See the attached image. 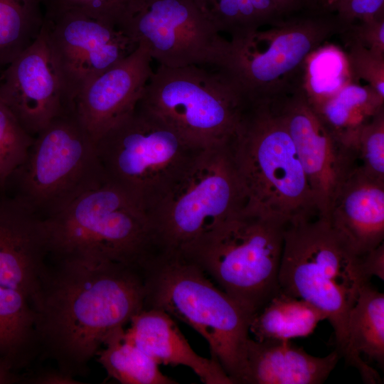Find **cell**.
I'll list each match as a JSON object with an SVG mask.
<instances>
[{"instance_id":"cb8c5ba5","label":"cell","mask_w":384,"mask_h":384,"mask_svg":"<svg viewBox=\"0 0 384 384\" xmlns=\"http://www.w3.org/2000/svg\"><path fill=\"white\" fill-rule=\"evenodd\" d=\"M37 350L35 315L29 299L20 291L0 286V359L17 371Z\"/></svg>"},{"instance_id":"74e56055","label":"cell","mask_w":384,"mask_h":384,"mask_svg":"<svg viewBox=\"0 0 384 384\" xmlns=\"http://www.w3.org/2000/svg\"><path fill=\"white\" fill-rule=\"evenodd\" d=\"M282 15L299 8L306 0H272Z\"/></svg>"},{"instance_id":"8fae6325","label":"cell","mask_w":384,"mask_h":384,"mask_svg":"<svg viewBox=\"0 0 384 384\" xmlns=\"http://www.w3.org/2000/svg\"><path fill=\"white\" fill-rule=\"evenodd\" d=\"M272 25L231 37L218 68L248 102L272 101L299 87L307 57L344 28L337 18L319 16Z\"/></svg>"},{"instance_id":"8992f818","label":"cell","mask_w":384,"mask_h":384,"mask_svg":"<svg viewBox=\"0 0 384 384\" xmlns=\"http://www.w3.org/2000/svg\"><path fill=\"white\" fill-rule=\"evenodd\" d=\"M288 222L242 210L181 253L252 316L279 291Z\"/></svg>"},{"instance_id":"836d02e7","label":"cell","mask_w":384,"mask_h":384,"mask_svg":"<svg viewBox=\"0 0 384 384\" xmlns=\"http://www.w3.org/2000/svg\"><path fill=\"white\" fill-rule=\"evenodd\" d=\"M361 267L368 281L374 276L384 280V245L361 255Z\"/></svg>"},{"instance_id":"1f68e13d","label":"cell","mask_w":384,"mask_h":384,"mask_svg":"<svg viewBox=\"0 0 384 384\" xmlns=\"http://www.w3.org/2000/svg\"><path fill=\"white\" fill-rule=\"evenodd\" d=\"M348 45L356 44L384 55V15L350 24L341 33Z\"/></svg>"},{"instance_id":"f1b7e54d","label":"cell","mask_w":384,"mask_h":384,"mask_svg":"<svg viewBox=\"0 0 384 384\" xmlns=\"http://www.w3.org/2000/svg\"><path fill=\"white\" fill-rule=\"evenodd\" d=\"M143 0H43L44 16L75 11L105 21L122 31Z\"/></svg>"},{"instance_id":"7a4b0ae2","label":"cell","mask_w":384,"mask_h":384,"mask_svg":"<svg viewBox=\"0 0 384 384\" xmlns=\"http://www.w3.org/2000/svg\"><path fill=\"white\" fill-rule=\"evenodd\" d=\"M243 210L287 222L319 214L286 124L272 101L249 102L230 142Z\"/></svg>"},{"instance_id":"ba28073f","label":"cell","mask_w":384,"mask_h":384,"mask_svg":"<svg viewBox=\"0 0 384 384\" xmlns=\"http://www.w3.org/2000/svg\"><path fill=\"white\" fill-rule=\"evenodd\" d=\"M245 206L229 142L200 150L148 214L159 252L181 253Z\"/></svg>"},{"instance_id":"4316f807","label":"cell","mask_w":384,"mask_h":384,"mask_svg":"<svg viewBox=\"0 0 384 384\" xmlns=\"http://www.w3.org/2000/svg\"><path fill=\"white\" fill-rule=\"evenodd\" d=\"M352 80L346 53L336 46L322 45L306 59L300 87L316 109Z\"/></svg>"},{"instance_id":"6da1fadb","label":"cell","mask_w":384,"mask_h":384,"mask_svg":"<svg viewBox=\"0 0 384 384\" xmlns=\"http://www.w3.org/2000/svg\"><path fill=\"white\" fill-rule=\"evenodd\" d=\"M53 260L31 300L38 349L63 372L82 375L107 336L144 308L142 272L92 257Z\"/></svg>"},{"instance_id":"52a82bcc","label":"cell","mask_w":384,"mask_h":384,"mask_svg":"<svg viewBox=\"0 0 384 384\" xmlns=\"http://www.w3.org/2000/svg\"><path fill=\"white\" fill-rule=\"evenodd\" d=\"M207 67L159 65L138 103L196 150L229 143L248 104L222 70Z\"/></svg>"},{"instance_id":"7c38bea8","label":"cell","mask_w":384,"mask_h":384,"mask_svg":"<svg viewBox=\"0 0 384 384\" xmlns=\"http://www.w3.org/2000/svg\"><path fill=\"white\" fill-rule=\"evenodd\" d=\"M122 31L169 68H218L228 42L195 0H143Z\"/></svg>"},{"instance_id":"9a60e30c","label":"cell","mask_w":384,"mask_h":384,"mask_svg":"<svg viewBox=\"0 0 384 384\" xmlns=\"http://www.w3.org/2000/svg\"><path fill=\"white\" fill-rule=\"evenodd\" d=\"M272 102L293 140L319 215L324 217L338 186L356 166L353 153L335 137L300 87Z\"/></svg>"},{"instance_id":"603a6c76","label":"cell","mask_w":384,"mask_h":384,"mask_svg":"<svg viewBox=\"0 0 384 384\" xmlns=\"http://www.w3.org/2000/svg\"><path fill=\"white\" fill-rule=\"evenodd\" d=\"M383 109L384 99L368 85L362 86L352 80L314 110L335 137L348 148L360 129Z\"/></svg>"},{"instance_id":"f546056e","label":"cell","mask_w":384,"mask_h":384,"mask_svg":"<svg viewBox=\"0 0 384 384\" xmlns=\"http://www.w3.org/2000/svg\"><path fill=\"white\" fill-rule=\"evenodd\" d=\"M357 166L374 177L384 179V109L358 131L349 147Z\"/></svg>"},{"instance_id":"ab89813d","label":"cell","mask_w":384,"mask_h":384,"mask_svg":"<svg viewBox=\"0 0 384 384\" xmlns=\"http://www.w3.org/2000/svg\"><path fill=\"white\" fill-rule=\"evenodd\" d=\"M336 4V3H335Z\"/></svg>"},{"instance_id":"8d00e7d4","label":"cell","mask_w":384,"mask_h":384,"mask_svg":"<svg viewBox=\"0 0 384 384\" xmlns=\"http://www.w3.org/2000/svg\"><path fill=\"white\" fill-rule=\"evenodd\" d=\"M22 380L23 377L8 362L0 359V384H13Z\"/></svg>"},{"instance_id":"277c9868","label":"cell","mask_w":384,"mask_h":384,"mask_svg":"<svg viewBox=\"0 0 384 384\" xmlns=\"http://www.w3.org/2000/svg\"><path fill=\"white\" fill-rule=\"evenodd\" d=\"M278 283L279 291L320 309L331 325L335 350L343 358L348 319L361 287L370 283L357 255L319 214L289 222Z\"/></svg>"},{"instance_id":"e0dca14e","label":"cell","mask_w":384,"mask_h":384,"mask_svg":"<svg viewBox=\"0 0 384 384\" xmlns=\"http://www.w3.org/2000/svg\"><path fill=\"white\" fill-rule=\"evenodd\" d=\"M49 255L43 218L0 194V286L35 294Z\"/></svg>"},{"instance_id":"30bf717a","label":"cell","mask_w":384,"mask_h":384,"mask_svg":"<svg viewBox=\"0 0 384 384\" xmlns=\"http://www.w3.org/2000/svg\"><path fill=\"white\" fill-rule=\"evenodd\" d=\"M106 178L149 212L176 183L200 150L137 104L96 142Z\"/></svg>"},{"instance_id":"4dcf8cb0","label":"cell","mask_w":384,"mask_h":384,"mask_svg":"<svg viewBox=\"0 0 384 384\" xmlns=\"http://www.w3.org/2000/svg\"><path fill=\"white\" fill-rule=\"evenodd\" d=\"M346 53L351 79L363 80L384 99V55L378 54L356 44L348 45Z\"/></svg>"},{"instance_id":"d590c367","label":"cell","mask_w":384,"mask_h":384,"mask_svg":"<svg viewBox=\"0 0 384 384\" xmlns=\"http://www.w3.org/2000/svg\"><path fill=\"white\" fill-rule=\"evenodd\" d=\"M267 23H276L282 16L272 0H251Z\"/></svg>"},{"instance_id":"ac0fdd59","label":"cell","mask_w":384,"mask_h":384,"mask_svg":"<svg viewBox=\"0 0 384 384\" xmlns=\"http://www.w3.org/2000/svg\"><path fill=\"white\" fill-rule=\"evenodd\" d=\"M324 218L356 255L375 249L384 239V179L356 166L338 186Z\"/></svg>"},{"instance_id":"d4e9b609","label":"cell","mask_w":384,"mask_h":384,"mask_svg":"<svg viewBox=\"0 0 384 384\" xmlns=\"http://www.w3.org/2000/svg\"><path fill=\"white\" fill-rule=\"evenodd\" d=\"M109 376L123 384H176L157 363L124 336V327L111 332L95 356Z\"/></svg>"},{"instance_id":"f35d334b","label":"cell","mask_w":384,"mask_h":384,"mask_svg":"<svg viewBox=\"0 0 384 384\" xmlns=\"http://www.w3.org/2000/svg\"><path fill=\"white\" fill-rule=\"evenodd\" d=\"M336 1V0H306V2L323 11L334 10Z\"/></svg>"},{"instance_id":"2e32d148","label":"cell","mask_w":384,"mask_h":384,"mask_svg":"<svg viewBox=\"0 0 384 384\" xmlns=\"http://www.w3.org/2000/svg\"><path fill=\"white\" fill-rule=\"evenodd\" d=\"M151 60L146 48L139 44L130 55L90 81L76 97L75 113L95 143L135 109L153 73Z\"/></svg>"},{"instance_id":"484cf974","label":"cell","mask_w":384,"mask_h":384,"mask_svg":"<svg viewBox=\"0 0 384 384\" xmlns=\"http://www.w3.org/2000/svg\"><path fill=\"white\" fill-rule=\"evenodd\" d=\"M43 0H0V70L29 47L41 32Z\"/></svg>"},{"instance_id":"9c48e42d","label":"cell","mask_w":384,"mask_h":384,"mask_svg":"<svg viewBox=\"0 0 384 384\" xmlns=\"http://www.w3.org/2000/svg\"><path fill=\"white\" fill-rule=\"evenodd\" d=\"M105 179L96 143L73 110L55 117L34 136L7 188L11 186L14 197L46 218Z\"/></svg>"},{"instance_id":"4fadbf2b","label":"cell","mask_w":384,"mask_h":384,"mask_svg":"<svg viewBox=\"0 0 384 384\" xmlns=\"http://www.w3.org/2000/svg\"><path fill=\"white\" fill-rule=\"evenodd\" d=\"M43 27L73 104L90 81L138 46L119 28L79 11L44 16Z\"/></svg>"},{"instance_id":"3957f363","label":"cell","mask_w":384,"mask_h":384,"mask_svg":"<svg viewBox=\"0 0 384 384\" xmlns=\"http://www.w3.org/2000/svg\"><path fill=\"white\" fill-rule=\"evenodd\" d=\"M142 274L144 308L165 311L199 333L210 357L237 384L253 316L180 254L159 252Z\"/></svg>"},{"instance_id":"5bb4252c","label":"cell","mask_w":384,"mask_h":384,"mask_svg":"<svg viewBox=\"0 0 384 384\" xmlns=\"http://www.w3.org/2000/svg\"><path fill=\"white\" fill-rule=\"evenodd\" d=\"M0 98L33 137L55 117L75 110L43 27L1 72Z\"/></svg>"},{"instance_id":"ffe728a7","label":"cell","mask_w":384,"mask_h":384,"mask_svg":"<svg viewBox=\"0 0 384 384\" xmlns=\"http://www.w3.org/2000/svg\"><path fill=\"white\" fill-rule=\"evenodd\" d=\"M129 323L125 337L157 363L186 366L206 384H233L215 359L194 351L173 317L165 311L144 308Z\"/></svg>"},{"instance_id":"83f0119b","label":"cell","mask_w":384,"mask_h":384,"mask_svg":"<svg viewBox=\"0 0 384 384\" xmlns=\"http://www.w3.org/2000/svg\"><path fill=\"white\" fill-rule=\"evenodd\" d=\"M33 138L0 98L1 191L6 189L11 175L24 161Z\"/></svg>"},{"instance_id":"7402d4cb","label":"cell","mask_w":384,"mask_h":384,"mask_svg":"<svg viewBox=\"0 0 384 384\" xmlns=\"http://www.w3.org/2000/svg\"><path fill=\"white\" fill-rule=\"evenodd\" d=\"M326 315L311 303L280 291L250 321L255 340L290 341L311 335Z\"/></svg>"},{"instance_id":"d6986e66","label":"cell","mask_w":384,"mask_h":384,"mask_svg":"<svg viewBox=\"0 0 384 384\" xmlns=\"http://www.w3.org/2000/svg\"><path fill=\"white\" fill-rule=\"evenodd\" d=\"M341 358L308 353L290 341H246L238 384H321Z\"/></svg>"},{"instance_id":"d6a6232c","label":"cell","mask_w":384,"mask_h":384,"mask_svg":"<svg viewBox=\"0 0 384 384\" xmlns=\"http://www.w3.org/2000/svg\"><path fill=\"white\" fill-rule=\"evenodd\" d=\"M334 10L345 26L356 20L366 21L384 15V0H336Z\"/></svg>"},{"instance_id":"44dd1931","label":"cell","mask_w":384,"mask_h":384,"mask_svg":"<svg viewBox=\"0 0 384 384\" xmlns=\"http://www.w3.org/2000/svg\"><path fill=\"white\" fill-rule=\"evenodd\" d=\"M347 346L343 358L356 368L363 382L380 383L378 373L362 358L384 364V294L370 283L363 285L348 319Z\"/></svg>"},{"instance_id":"e575fe53","label":"cell","mask_w":384,"mask_h":384,"mask_svg":"<svg viewBox=\"0 0 384 384\" xmlns=\"http://www.w3.org/2000/svg\"><path fill=\"white\" fill-rule=\"evenodd\" d=\"M23 381L32 384H78V382L75 377L63 372L57 368L56 370H46L39 372L33 377L24 379Z\"/></svg>"},{"instance_id":"5b68a950","label":"cell","mask_w":384,"mask_h":384,"mask_svg":"<svg viewBox=\"0 0 384 384\" xmlns=\"http://www.w3.org/2000/svg\"><path fill=\"white\" fill-rule=\"evenodd\" d=\"M43 223L52 257H92L142 271L159 252L148 212L107 178Z\"/></svg>"}]
</instances>
